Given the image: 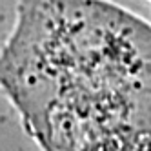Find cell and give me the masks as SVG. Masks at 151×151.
<instances>
[{"label":"cell","mask_w":151,"mask_h":151,"mask_svg":"<svg viewBox=\"0 0 151 151\" xmlns=\"http://www.w3.org/2000/svg\"><path fill=\"white\" fill-rule=\"evenodd\" d=\"M138 44L142 24L102 0H18L0 89L42 151H127Z\"/></svg>","instance_id":"cell-1"}]
</instances>
